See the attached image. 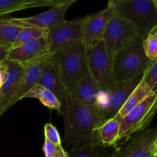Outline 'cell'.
Instances as JSON below:
<instances>
[{
    "mask_svg": "<svg viewBox=\"0 0 157 157\" xmlns=\"http://www.w3.org/2000/svg\"><path fill=\"white\" fill-rule=\"evenodd\" d=\"M156 111L157 94L153 93L124 117L119 119V138L114 147L122 144L133 135L144 131Z\"/></svg>",
    "mask_w": 157,
    "mask_h": 157,
    "instance_id": "cell-5",
    "label": "cell"
},
{
    "mask_svg": "<svg viewBox=\"0 0 157 157\" xmlns=\"http://www.w3.org/2000/svg\"><path fill=\"white\" fill-rule=\"evenodd\" d=\"M114 0H108V3H112Z\"/></svg>",
    "mask_w": 157,
    "mask_h": 157,
    "instance_id": "cell-36",
    "label": "cell"
},
{
    "mask_svg": "<svg viewBox=\"0 0 157 157\" xmlns=\"http://www.w3.org/2000/svg\"><path fill=\"white\" fill-rule=\"evenodd\" d=\"M5 64V78L0 88V117L7 111L6 107L8 103L16 90L27 66L21 63L11 61H6Z\"/></svg>",
    "mask_w": 157,
    "mask_h": 157,
    "instance_id": "cell-13",
    "label": "cell"
},
{
    "mask_svg": "<svg viewBox=\"0 0 157 157\" xmlns=\"http://www.w3.org/2000/svg\"><path fill=\"white\" fill-rule=\"evenodd\" d=\"M99 90L98 83L87 68L71 91L82 103L87 105H94Z\"/></svg>",
    "mask_w": 157,
    "mask_h": 157,
    "instance_id": "cell-17",
    "label": "cell"
},
{
    "mask_svg": "<svg viewBox=\"0 0 157 157\" xmlns=\"http://www.w3.org/2000/svg\"><path fill=\"white\" fill-rule=\"evenodd\" d=\"M142 80L153 93L157 94V61L150 63L144 73Z\"/></svg>",
    "mask_w": 157,
    "mask_h": 157,
    "instance_id": "cell-24",
    "label": "cell"
},
{
    "mask_svg": "<svg viewBox=\"0 0 157 157\" xmlns=\"http://www.w3.org/2000/svg\"><path fill=\"white\" fill-rule=\"evenodd\" d=\"M76 1L77 0H67L63 4L54 6L49 10L33 16L26 18H9V19L12 23L21 28H37L48 30L65 20L66 12Z\"/></svg>",
    "mask_w": 157,
    "mask_h": 157,
    "instance_id": "cell-11",
    "label": "cell"
},
{
    "mask_svg": "<svg viewBox=\"0 0 157 157\" xmlns=\"http://www.w3.org/2000/svg\"><path fill=\"white\" fill-rule=\"evenodd\" d=\"M45 6H51L40 0H0V18L20 10Z\"/></svg>",
    "mask_w": 157,
    "mask_h": 157,
    "instance_id": "cell-20",
    "label": "cell"
},
{
    "mask_svg": "<svg viewBox=\"0 0 157 157\" xmlns=\"http://www.w3.org/2000/svg\"><path fill=\"white\" fill-rule=\"evenodd\" d=\"M24 98H36L45 107L58 110H60L61 106V101L52 91L39 84H37L31 89L25 95Z\"/></svg>",
    "mask_w": 157,
    "mask_h": 157,
    "instance_id": "cell-21",
    "label": "cell"
},
{
    "mask_svg": "<svg viewBox=\"0 0 157 157\" xmlns=\"http://www.w3.org/2000/svg\"><path fill=\"white\" fill-rule=\"evenodd\" d=\"M84 18L66 21L47 30L48 54L54 55L64 48L82 40V27Z\"/></svg>",
    "mask_w": 157,
    "mask_h": 157,
    "instance_id": "cell-9",
    "label": "cell"
},
{
    "mask_svg": "<svg viewBox=\"0 0 157 157\" xmlns=\"http://www.w3.org/2000/svg\"><path fill=\"white\" fill-rule=\"evenodd\" d=\"M48 57L41 60H39V61H35V62L27 64L25 71L24 75H23L16 90L15 91L14 94L12 95L11 99L9 100V103H8L6 110H9L15 102L24 98L25 95L31 89L33 88L35 85L38 84V80H39L40 76H41L44 61Z\"/></svg>",
    "mask_w": 157,
    "mask_h": 157,
    "instance_id": "cell-16",
    "label": "cell"
},
{
    "mask_svg": "<svg viewBox=\"0 0 157 157\" xmlns=\"http://www.w3.org/2000/svg\"><path fill=\"white\" fill-rule=\"evenodd\" d=\"M113 5L115 15L130 21L143 40L157 25V7L155 0H130Z\"/></svg>",
    "mask_w": 157,
    "mask_h": 157,
    "instance_id": "cell-4",
    "label": "cell"
},
{
    "mask_svg": "<svg viewBox=\"0 0 157 157\" xmlns=\"http://www.w3.org/2000/svg\"><path fill=\"white\" fill-rule=\"evenodd\" d=\"M52 56L65 89L73 90L87 70V45L81 40L64 48Z\"/></svg>",
    "mask_w": 157,
    "mask_h": 157,
    "instance_id": "cell-3",
    "label": "cell"
},
{
    "mask_svg": "<svg viewBox=\"0 0 157 157\" xmlns=\"http://www.w3.org/2000/svg\"><path fill=\"white\" fill-rule=\"evenodd\" d=\"M87 64L100 90H108L113 84V61L103 40L87 46Z\"/></svg>",
    "mask_w": 157,
    "mask_h": 157,
    "instance_id": "cell-7",
    "label": "cell"
},
{
    "mask_svg": "<svg viewBox=\"0 0 157 157\" xmlns=\"http://www.w3.org/2000/svg\"><path fill=\"white\" fill-rule=\"evenodd\" d=\"M38 84L52 91L61 102L66 89L61 81L58 66L52 55H49L44 60Z\"/></svg>",
    "mask_w": 157,
    "mask_h": 157,
    "instance_id": "cell-15",
    "label": "cell"
},
{
    "mask_svg": "<svg viewBox=\"0 0 157 157\" xmlns=\"http://www.w3.org/2000/svg\"><path fill=\"white\" fill-rule=\"evenodd\" d=\"M61 145H55L52 144L50 141L45 139L43 145V152H44V156L45 157H54L58 152L59 147Z\"/></svg>",
    "mask_w": 157,
    "mask_h": 157,
    "instance_id": "cell-28",
    "label": "cell"
},
{
    "mask_svg": "<svg viewBox=\"0 0 157 157\" xmlns=\"http://www.w3.org/2000/svg\"><path fill=\"white\" fill-rule=\"evenodd\" d=\"M40 1H43L44 2L48 3L51 6V7H54V6H57L63 4L65 2H67V0H40Z\"/></svg>",
    "mask_w": 157,
    "mask_h": 157,
    "instance_id": "cell-31",
    "label": "cell"
},
{
    "mask_svg": "<svg viewBox=\"0 0 157 157\" xmlns=\"http://www.w3.org/2000/svg\"><path fill=\"white\" fill-rule=\"evenodd\" d=\"M99 146H87L81 149L69 150L67 153L69 157H102Z\"/></svg>",
    "mask_w": 157,
    "mask_h": 157,
    "instance_id": "cell-26",
    "label": "cell"
},
{
    "mask_svg": "<svg viewBox=\"0 0 157 157\" xmlns=\"http://www.w3.org/2000/svg\"><path fill=\"white\" fill-rule=\"evenodd\" d=\"M143 75L130 81L113 82L108 90H100L96 104L102 113L103 122L117 114L130 94L140 84Z\"/></svg>",
    "mask_w": 157,
    "mask_h": 157,
    "instance_id": "cell-6",
    "label": "cell"
},
{
    "mask_svg": "<svg viewBox=\"0 0 157 157\" xmlns=\"http://www.w3.org/2000/svg\"><path fill=\"white\" fill-rule=\"evenodd\" d=\"M54 157H69V156H68V153H67V152L66 151V150L63 148L62 146L61 145L59 147V149H58V152H57V153L55 155V156Z\"/></svg>",
    "mask_w": 157,
    "mask_h": 157,
    "instance_id": "cell-32",
    "label": "cell"
},
{
    "mask_svg": "<svg viewBox=\"0 0 157 157\" xmlns=\"http://www.w3.org/2000/svg\"><path fill=\"white\" fill-rule=\"evenodd\" d=\"M127 1H130V0H114L112 3L110 4H116V3H120V2H127Z\"/></svg>",
    "mask_w": 157,
    "mask_h": 157,
    "instance_id": "cell-33",
    "label": "cell"
},
{
    "mask_svg": "<svg viewBox=\"0 0 157 157\" xmlns=\"http://www.w3.org/2000/svg\"><path fill=\"white\" fill-rule=\"evenodd\" d=\"M153 157H157V153L156 154H154V156H153Z\"/></svg>",
    "mask_w": 157,
    "mask_h": 157,
    "instance_id": "cell-37",
    "label": "cell"
},
{
    "mask_svg": "<svg viewBox=\"0 0 157 157\" xmlns=\"http://www.w3.org/2000/svg\"><path fill=\"white\" fill-rule=\"evenodd\" d=\"M144 53L150 61H157V38L153 34L150 33L145 39L143 40Z\"/></svg>",
    "mask_w": 157,
    "mask_h": 157,
    "instance_id": "cell-25",
    "label": "cell"
},
{
    "mask_svg": "<svg viewBox=\"0 0 157 157\" xmlns=\"http://www.w3.org/2000/svg\"><path fill=\"white\" fill-rule=\"evenodd\" d=\"M60 112L64 121V141L69 150L99 146L98 128L103 123L99 107L81 102L71 90H65Z\"/></svg>",
    "mask_w": 157,
    "mask_h": 157,
    "instance_id": "cell-1",
    "label": "cell"
},
{
    "mask_svg": "<svg viewBox=\"0 0 157 157\" xmlns=\"http://www.w3.org/2000/svg\"><path fill=\"white\" fill-rule=\"evenodd\" d=\"M114 15V6L108 3L104 10L84 17L82 27L83 42L88 46L102 40L106 27Z\"/></svg>",
    "mask_w": 157,
    "mask_h": 157,
    "instance_id": "cell-12",
    "label": "cell"
},
{
    "mask_svg": "<svg viewBox=\"0 0 157 157\" xmlns=\"http://www.w3.org/2000/svg\"><path fill=\"white\" fill-rule=\"evenodd\" d=\"M98 133L101 144L115 147L119 138V120L114 117L104 121L98 128Z\"/></svg>",
    "mask_w": 157,
    "mask_h": 157,
    "instance_id": "cell-19",
    "label": "cell"
},
{
    "mask_svg": "<svg viewBox=\"0 0 157 157\" xmlns=\"http://www.w3.org/2000/svg\"><path fill=\"white\" fill-rule=\"evenodd\" d=\"M21 29L9 18H0V45L11 48Z\"/></svg>",
    "mask_w": 157,
    "mask_h": 157,
    "instance_id": "cell-22",
    "label": "cell"
},
{
    "mask_svg": "<svg viewBox=\"0 0 157 157\" xmlns=\"http://www.w3.org/2000/svg\"><path fill=\"white\" fill-rule=\"evenodd\" d=\"M152 94L153 92L150 90V87L146 84V83L143 80H141L140 84L130 94L129 98H127L126 102L124 103V104L119 110L117 114L115 116V117L117 120L124 117L129 112L131 111L133 108L139 105L142 101H144L147 97L150 96Z\"/></svg>",
    "mask_w": 157,
    "mask_h": 157,
    "instance_id": "cell-18",
    "label": "cell"
},
{
    "mask_svg": "<svg viewBox=\"0 0 157 157\" xmlns=\"http://www.w3.org/2000/svg\"><path fill=\"white\" fill-rule=\"evenodd\" d=\"M48 55L47 40L41 38L38 40L26 43L22 45L9 48L7 61H16L24 64L39 61Z\"/></svg>",
    "mask_w": 157,
    "mask_h": 157,
    "instance_id": "cell-14",
    "label": "cell"
},
{
    "mask_svg": "<svg viewBox=\"0 0 157 157\" xmlns=\"http://www.w3.org/2000/svg\"><path fill=\"white\" fill-rule=\"evenodd\" d=\"M9 48L5 46L0 45V63L7 61L8 55H9Z\"/></svg>",
    "mask_w": 157,
    "mask_h": 157,
    "instance_id": "cell-29",
    "label": "cell"
},
{
    "mask_svg": "<svg viewBox=\"0 0 157 157\" xmlns=\"http://www.w3.org/2000/svg\"><path fill=\"white\" fill-rule=\"evenodd\" d=\"M45 139L55 145H61V140L59 133L53 124H46L44 127Z\"/></svg>",
    "mask_w": 157,
    "mask_h": 157,
    "instance_id": "cell-27",
    "label": "cell"
},
{
    "mask_svg": "<svg viewBox=\"0 0 157 157\" xmlns=\"http://www.w3.org/2000/svg\"><path fill=\"white\" fill-rule=\"evenodd\" d=\"M151 33L153 34V35H154L155 36H156V38H157V25L154 28V29H153V30L152 31Z\"/></svg>",
    "mask_w": 157,
    "mask_h": 157,
    "instance_id": "cell-34",
    "label": "cell"
},
{
    "mask_svg": "<svg viewBox=\"0 0 157 157\" xmlns=\"http://www.w3.org/2000/svg\"><path fill=\"white\" fill-rule=\"evenodd\" d=\"M137 36V31L130 21L114 15L109 21L102 39L112 61L119 51Z\"/></svg>",
    "mask_w": 157,
    "mask_h": 157,
    "instance_id": "cell-8",
    "label": "cell"
},
{
    "mask_svg": "<svg viewBox=\"0 0 157 157\" xmlns=\"http://www.w3.org/2000/svg\"><path fill=\"white\" fill-rule=\"evenodd\" d=\"M46 35H47V30L44 29H37V28H21L12 48L18 47L41 38H46Z\"/></svg>",
    "mask_w": 157,
    "mask_h": 157,
    "instance_id": "cell-23",
    "label": "cell"
},
{
    "mask_svg": "<svg viewBox=\"0 0 157 157\" xmlns=\"http://www.w3.org/2000/svg\"><path fill=\"white\" fill-rule=\"evenodd\" d=\"M5 73H6V64L4 61L2 63H0V88L4 81Z\"/></svg>",
    "mask_w": 157,
    "mask_h": 157,
    "instance_id": "cell-30",
    "label": "cell"
},
{
    "mask_svg": "<svg viewBox=\"0 0 157 157\" xmlns=\"http://www.w3.org/2000/svg\"><path fill=\"white\" fill-rule=\"evenodd\" d=\"M155 2H156V7H157V0H155Z\"/></svg>",
    "mask_w": 157,
    "mask_h": 157,
    "instance_id": "cell-38",
    "label": "cell"
},
{
    "mask_svg": "<svg viewBox=\"0 0 157 157\" xmlns=\"http://www.w3.org/2000/svg\"><path fill=\"white\" fill-rule=\"evenodd\" d=\"M156 153H157V140L156 143V146H155V154H156Z\"/></svg>",
    "mask_w": 157,
    "mask_h": 157,
    "instance_id": "cell-35",
    "label": "cell"
},
{
    "mask_svg": "<svg viewBox=\"0 0 157 157\" xmlns=\"http://www.w3.org/2000/svg\"><path fill=\"white\" fill-rule=\"evenodd\" d=\"M151 62L144 53L143 39L137 36L113 58V82L130 81L143 75Z\"/></svg>",
    "mask_w": 157,
    "mask_h": 157,
    "instance_id": "cell-2",
    "label": "cell"
},
{
    "mask_svg": "<svg viewBox=\"0 0 157 157\" xmlns=\"http://www.w3.org/2000/svg\"><path fill=\"white\" fill-rule=\"evenodd\" d=\"M157 140V127L145 130L115 147L111 157H153Z\"/></svg>",
    "mask_w": 157,
    "mask_h": 157,
    "instance_id": "cell-10",
    "label": "cell"
}]
</instances>
